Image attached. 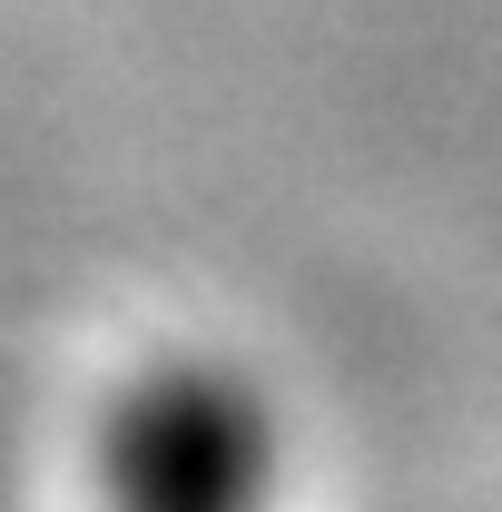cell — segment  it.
<instances>
[{
	"instance_id": "6da1fadb",
	"label": "cell",
	"mask_w": 502,
	"mask_h": 512,
	"mask_svg": "<svg viewBox=\"0 0 502 512\" xmlns=\"http://www.w3.org/2000/svg\"><path fill=\"white\" fill-rule=\"evenodd\" d=\"M296 434L247 355L168 345L99 414V512H286Z\"/></svg>"
}]
</instances>
